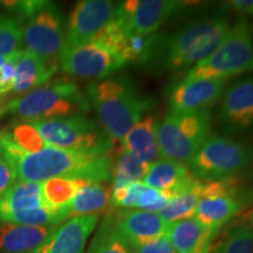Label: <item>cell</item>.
<instances>
[{
  "mask_svg": "<svg viewBox=\"0 0 253 253\" xmlns=\"http://www.w3.org/2000/svg\"><path fill=\"white\" fill-rule=\"evenodd\" d=\"M21 182L42 183L55 177L80 178L104 183L112 177L113 160L109 155L48 147L37 154L25 155L13 166Z\"/></svg>",
  "mask_w": 253,
  "mask_h": 253,
  "instance_id": "1",
  "label": "cell"
},
{
  "mask_svg": "<svg viewBox=\"0 0 253 253\" xmlns=\"http://www.w3.org/2000/svg\"><path fill=\"white\" fill-rule=\"evenodd\" d=\"M87 100L96 114L101 128L114 141H121L126 132L151 109L153 101L138 93L126 79H101L86 89Z\"/></svg>",
  "mask_w": 253,
  "mask_h": 253,
  "instance_id": "2",
  "label": "cell"
},
{
  "mask_svg": "<svg viewBox=\"0 0 253 253\" xmlns=\"http://www.w3.org/2000/svg\"><path fill=\"white\" fill-rule=\"evenodd\" d=\"M230 28L229 20L223 17L208 18L188 25L163 40L157 53L161 67L167 71L192 68L220 46Z\"/></svg>",
  "mask_w": 253,
  "mask_h": 253,
  "instance_id": "3",
  "label": "cell"
},
{
  "mask_svg": "<svg viewBox=\"0 0 253 253\" xmlns=\"http://www.w3.org/2000/svg\"><path fill=\"white\" fill-rule=\"evenodd\" d=\"M7 108L24 121L31 122L84 115L89 110V102L74 82L58 79L9 100Z\"/></svg>",
  "mask_w": 253,
  "mask_h": 253,
  "instance_id": "4",
  "label": "cell"
},
{
  "mask_svg": "<svg viewBox=\"0 0 253 253\" xmlns=\"http://www.w3.org/2000/svg\"><path fill=\"white\" fill-rule=\"evenodd\" d=\"M253 69V32L242 20L230 28L220 46L209 58L186 71V80H225Z\"/></svg>",
  "mask_w": 253,
  "mask_h": 253,
  "instance_id": "5",
  "label": "cell"
},
{
  "mask_svg": "<svg viewBox=\"0 0 253 253\" xmlns=\"http://www.w3.org/2000/svg\"><path fill=\"white\" fill-rule=\"evenodd\" d=\"M209 110L173 112L168 109L157 125L158 154L162 158L188 164L210 136Z\"/></svg>",
  "mask_w": 253,
  "mask_h": 253,
  "instance_id": "6",
  "label": "cell"
},
{
  "mask_svg": "<svg viewBox=\"0 0 253 253\" xmlns=\"http://www.w3.org/2000/svg\"><path fill=\"white\" fill-rule=\"evenodd\" d=\"M48 147L109 155L113 140L97 123L84 115L31 121Z\"/></svg>",
  "mask_w": 253,
  "mask_h": 253,
  "instance_id": "7",
  "label": "cell"
},
{
  "mask_svg": "<svg viewBox=\"0 0 253 253\" xmlns=\"http://www.w3.org/2000/svg\"><path fill=\"white\" fill-rule=\"evenodd\" d=\"M253 161V148L242 142L211 135L189 161L188 168L199 181L233 177Z\"/></svg>",
  "mask_w": 253,
  "mask_h": 253,
  "instance_id": "8",
  "label": "cell"
},
{
  "mask_svg": "<svg viewBox=\"0 0 253 253\" xmlns=\"http://www.w3.org/2000/svg\"><path fill=\"white\" fill-rule=\"evenodd\" d=\"M65 25L59 8L46 1L23 26V42L26 50L49 62H59L65 46Z\"/></svg>",
  "mask_w": 253,
  "mask_h": 253,
  "instance_id": "9",
  "label": "cell"
},
{
  "mask_svg": "<svg viewBox=\"0 0 253 253\" xmlns=\"http://www.w3.org/2000/svg\"><path fill=\"white\" fill-rule=\"evenodd\" d=\"M116 11L118 4L108 0L79 1L69 14L63 49L96 41L115 19Z\"/></svg>",
  "mask_w": 253,
  "mask_h": 253,
  "instance_id": "10",
  "label": "cell"
},
{
  "mask_svg": "<svg viewBox=\"0 0 253 253\" xmlns=\"http://www.w3.org/2000/svg\"><path fill=\"white\" fill-rule=\"evenodd\" d=\"M188 4L175 0H126L118 4L116 20L128 33L149 36Z\"/></svg>",
  "mask_w": 253,
  "mask_h": 253,
  "instance_id": "11",
  "label": "cell"
},
{
  "mask_svg": "<svg viewBox=\"0 0 253 253\" xmlns=\"http://www.w3.org/2000/svg\"><path fill=\"white\" fill-rule=\"evenodd\" d=\"M59 66L63 73L73 77L106 79L125 65L115 53L93 41L63 49L59 56Z\"/></svg>",
  "mask_w": 253,
  "mask_h": 253,
  "instance_id": "12",
  "label": "cell"
},
{
  "mask_svg": "<svg viewBox=\"0 0 253 253\" xmlns=\"http://www.w3.org/2000/svg\"><path fill=\"white\" fill-rule=\"evenodd\" d=\"M163 40V37L158 33L149 36L128 33L115 17L96 41L115 53L123 65H126L150 61L158 53Z\"/></svg>",
  "mask_w": 253,
  "mask_h": 253,
  "instance_id": "13",
  "label": "cell"
},
{
  "mask_svg": "<svg viewBox=\"0 0 253 253\" xmlns=\"http://www.w3.org/2000/svg\"><path fill=\"white\" fill-rule=\"evenodd\" d=\"M219 119L229 132L253 130V78H244L227 87L221 97Z\"/></svg>",
  "mask_w": 253,
  "mask_h": 253,
  "instance_id": "14",
  "label": "cell"
},
{
  "mask_svg": "<svg viewBox=\"0 0 253 253\" xmlns=\"http://www.w3.org/2000/svg\"><path fill=\"white\" fill-rule=\"evenodd\" d=\"M112 216L120 233L134 250L166 236L169 227L157 212L140 209H120Z\"/></svg>",
  "mask_w": 253,
  "mask_h": 253,
  "instance_id": "15",
  "label": "cell"
},
{
  "mask_svg": "<svg viewBox=\"0 0 253 253\" xmlns=\"http://www.w3.org/2000/svg\"><path fill=\"white\" fill-rule=\"evenodd\" d=\"M225 80H186L176 82L169 90V109L173 112H199L221 99Z\"/></svg>",
  "mask_w": 253,
  "mask_h": 253,
  "instance_id": "16",
  "label": "cell"
},
{
  "mask_svg": "<svg viewBox=\"0 0 253 253\" xmlns=\"http://www.w3.org/2000/svg\"><path fill=\"white\" fill-rule=\"evenodd\" d=\"M99 221L97 214L72 217L58 226L33 253H84L87 239Z\"/></svg>",
  "mask_w": 253,
  "mask_h": 253,
  "instance_id": "17",
  "label": "cell"
},
{
  "mask_svg": "<svg viewBox=\"0 0 253 253\" xmlns=\"http://www.w3.org/2000/svg\"><path fill=\"white\" fill-rule=\"evenodd\" d=\"M217 235L218 231L189 218L170 223L166 236L176 253H210Z\"/></svg>",
  "mask_w": 253,
  "mask_h": 253,
  "instance_id": "18",
  "label": "cell"
},
{
  "mask_svg": "<svg viewBox=\"0 0 253 253\" xmlns=\"http://www.w3.org/2000/svg\"><path fill=\"white\" fill-rule=\"evenodd\" d=\"M196 182L197 178L185 164L167 158L154 161L143 179L145 185L170 194L191 188Z\"/></svg>",
  "mask_w": 253,
  "mask_h": 253,
  "instance_id": "19",
  "label": "cell"
},
{
  "mask_svg": "<svg viewBox=\"0 0 253 253\" xmlns=\"http://www.w3.org/2000/svg\"><path fill=\"white\" fill-rule=\"evenodd\" d=\"M58 226H27L0 224V253H33Z\"/></svg>",
  "mask_w": 253,
  "mask_h": 253,
  "instance_id": "20",
  "label": "cell"
},
{
  "mask_svg": "<svg viewBox=\"0 0 253 253\" xmlns=\"http://www.w3.org/2000/svg\"><path fill=\"white\" fill-rule=\"evenodd\" d=\"M157 125L154 116L141 119L122 138V149L131 156L151 164L158 155Z\"/></svg>",
  "mask_w": 253,
  "mask_h": 253,
  "instance_id": "21",
  "label": "cell"
},
{
  "mask_svg": "<svg viewBox=\"0 0 253 253\" xmlns=\"http://www.w3.org/2000/svg\"><path fill=\"white\" fill-rule=\"evenodd\" d=\"M59 68V62H49L24 50L15 67L13 91L25 93L40 87L49 81Z\"/></svg>",
  "mask_w": 253,
  "mask_h": 253,
  "instance_id": "22",
  "label": "cell"
},
{
  "mask_svg": "<svg viewBox=\"0 0 253 253\" xmlns=\"http://www.w3.org/2000/svg\"><path fill=\"white\" fill-rule=\"evenodd\" d=\"M243 202L236 196H210L198 199L195 219L209 229L219 231L233 217L239 213Z\"/></svg>",
  "mask_w": 253,
  "mask_h": 253,
  "instance_id": "23",
  "label": "cell"
},
{
  "mask_svg": "<svg viewBox=\"0 0 253 253\" xmlns=\"http://www.w3.org/2000/svg\"><path fill=\"white\" fill-rule=\"evenodd\" d=\"M110 195L112 189L104 183H88L68 204L69 218L102 212L110 203Z\"/></svg>",
  "mask_w": 253,
  "mask_h": 253,
  "instance_id": "24",
  "label": "cell"
},
{
  "mask_svg": "<svg viewBox=\"0 0 253 253\" xmlns=\"http://www.w3.org/2000/svg\"><path fill=\"white\" fill-rule=\"evenodd\" d=\"M45 207L41 197V184L21 182L14 184L0 198V221L17 211Z\"/></svg>",
  "mask_w": 253,
  "mask_h": 253,
  "instance_id": "25",
  "label": "cell"
},
{
  "mask_svg": "<svg viewBox=\"0 0 253 253\" xmlns=\"http://www.w3.org/2000/svg\"><path fill=\"white\" fill-rule=\"evenodd\" d=\"M88 181L80 178H69V177H55L40 183L41 184V197L43 204L50 210H60L66 208L77 195V192Z\"/></svg>",
  "mask_w": 253,
  "mask_h": 253,
  "instance_id": "26",
  "label": "cell"
},
{
  "mask_svg": "<svg viewBox=\"0 0 253 253\" xmlns=\"http://www.w3.org/2000/svg\"><path fill=\"white\" fill-rule=\"evenodd\" d=\"M172 194L168 191H160L145 185L143 182H135L128 186L126 196L120 208L136 209L158 212L166 207Z\"/></svg>",
  "mask_w": 253,
  "mask_h": 253,
  "instance_id": "27",
  "label": "cell"
},
{
  "mask_svg": "<svg viewBox=\"0 0 253 253\" xmlns=\"http://www.w3.org/2000/svg\"><path fill=\"white\" fill-rule=\"evenodd\" d=\"M87 253H134V249L120 233L110 213L104 218Z\"/></svg>",
  "mask_w": 253,
  "mask_h": 253,
  "instance_id": "28",
  "label": "cell"
},
{
  "mask_svg": "<svg viewBox=\"0 0 253 253\" xmlns=\"http://www.w3.org/2000/svg\"><path fill=\"white\" fill-rule=\"evenodd\" d=\"M149 166L121 148L113 161V186H128L135 182H143Z\"/></svg>",
  "mask_w": 253,
  "mask_h": 253,
  "instance_id": "29",
  "label": "cell"
},
{
  "mask_svg": "<svg viewBox=\"0 0 253 253\" xmlns=\"http://www.w3.org/2000/svg\"><path fill=\"white\" fill-rule=\"evenodd\" d=\"M195 184L191 188L172 194L166 207L157 212L161 218L170 224L178 220L189 219L194 216L199 199L195 190Z\"/></svg>",
  "mask_w": 253,
  "mask_h": 253,
  "instance_id": "30",
  "label": "cell"
},
{
  "mask_svg": "<svg viewBox=\"0 0 253 253\" xmlns=\"http://www.w3.org/2000/svg\"><path fill=\"white\" fill-rule=\"evenodd\" d=\"M210 253H253L252 224H238L226 231Z\"/></svg>",
  "mask_w": 253,
  "mask_h": 253,
  "instance_id": "31",
  "label": "cell"
},
{
  "mask_svg": "<svg viewBox=\"0 0 253 253\" xmlns=\"http://www.w3.org/2000/svg\"><path fill=\"white\" fill-rule=\"evenodd\" d=\"M23 43V25L19 19L0 14V55L6 56L19 50Z\"/></svg>",
  "mask_w": 253,
  "mask_h": 253,
  "instance_id": "32",
  "label": "cell"
},
{
  "mask_svg": "<svg viewBox=\"0 0 253 253\" xmlns=\"http://www.w3.org/2000/svg\"><path fill=\"white\" fill-rule=\"evenodd\" d=\"M24 49H19L13 54L8 56V60L5 65L0 68V95H4L13 90L14 86V77H15V67L17 63L23 55Z\"/></svg>",
  "mask_w": 253,
  "mask_h": 253,
  "instance_id": "33",
  "label": "cell"
},
{
  "mask_svg": "<svg viewBox=\"0 0 253 253\" xmlns=\"http://www.w3.org/2000/svg\"><path fill=\"white\" fill-rule=\"evenodd\" d=\"M17 173L14 168L0 155V198L15 184Z\"/></svg>",
  "mask_w": 253,
  "mask_h": 253,
  "instance_id": "34",
  "label": "cell"
},
{
  "mask_svg": "<svg viewBox=\"0 0 253 253\" xmlns=\"http://www.w3.org/2000/svg\"><path fill=\"white\" fill-rule=\"evenodd\" d=\"M134 253H176L172 245L170 244L167 236L160 237V238L147 243V244L135 249Z\"/></svg>",
  "mask_w": 253,
  "mask_h": 253,
  "instance_id": "35",
  "label": "cell"
},
{
  "mask_svg": "<svg viewBox=\"0 0 253 253\" xmlns=\"http://www.w3.org/2000/svg\"><path fill=\"white\" fill-rule=\"evenodd\" d=\"M226 7L237 15H253V0H233L226 2Z\"/></svg>",
  "mask_w": 253,
  "mask_h": 253,
  "instance_id": "36",
  "label": "cell"
},
{
  "mask_svg": "<svg viewBox=\"0 0 253 253\" xmlns=\"http://www.w3.org/2000/svg\"><path fill=\"white\" fill-rule=\"evenodd\" d=\"M8 101L9 100L6 99V97H0V118H1L4 114L8 112V108H7Z\"/></svg>",
  "mask_w": 253,
  "mask_h": 253,
  "instance_id": "37",
  "label": "cell"
},
{
  "mask_svg": "<svg viewBox=\"0 0 253 253\" xmlns=\"http://www.w3.org/2000/svg\"><path fill=\"white\" fill-rule=\"evenodd\" d=\"M8 56H9V55H6V56L0 55V68H1L2 66L5 65V62H6V61H7V60H8Z\"/></svg>",
  "mask_w": 253,
  "mask_h": 253,
  "instance_id": "38",
  "label": "cell"
}]
</instances>
